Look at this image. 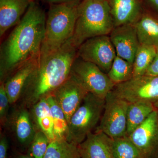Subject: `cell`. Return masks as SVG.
<instances>
[{"instance_id":"29","label":"cell","mask_w":158,"mask_h":158,"mask_svg":"<svg viewBox=\"0 0 158 158\" xmlns=\"http://www.w3.org/2000/svg\"><path fill=\"white\" fill-rule=\"evenodd\" d=\"M144 75L152 76H158V48L156 56L154 59L152 63L148 69L146 73Z\"/></svg>"},{"instance_id":"18","label":"cell","mask_w":158,"mask_h":158,"mask_svg":"<svg viewBox=\"0 0 158 158\" xmlns=\"http://www.w3.org/2000/svg\"><path fill=\"white\" fill-rule=\"evenodd\" d=\"M135 25L140 44L158 48V14L145 11Z\"/></svg>"},{"instance_id":"14","label":"cell","mask_w":158,"mask_h":158,"mask_svg":"<svg viewBox=\"0 0 158 158\" xmlns=\"http://www.w3.org/2000/svg\"><path fill=\"white\" fill-rule=\"evenodd\" d=\"M78 150L81 158H114L113 139L101 131L90 133Z\"/></svg>"},{"instance_id":"12","label":"cell","mask_w":158,"mask_h":158,"mask_svg":"<svg viewBox=\"0 0 158 158\" xmlns=\"http://www.w3.org/2000/svg\"><path fill=\"white\" fill-rule=\"evenodd\" d=\"M110 34L116 56L133 64L140 45L135 24L114 27Z\"/></svg>"},{"instance_id":"10","label":"cell","mask_w":158,"mask_h":158,"mask_svg":"<svg viewBox=\"0 0 158 158\" xmlns=\"http://www.w3.org/2000/svg\"><path fill=\"white\" fill-rule=\"evenodd\" d=\"M142 158H155L158 155V113L152 112L129 136Z\"/></svg>"},{"instance_id":"27","label":"cell","mask_w":158,"mask_h":158,"mask_svg":"<svg viewBox=\"0 0 158 158\" xmlns=\"http://www.w3.org/2000/svg\"><path fill=\"white\" fill-rule=\"evenodd\" d=\"M9 98L5 89V84L1 82L0 86V119L1 124L6 125L8 121Z\"/></svg>"},{"instance_id":"25","label":"cell","mask_w":158,"mask_h":158,"mask_svg":"<svg viewBox=\"0 0 158 158\" xmlns=\"http://www.w3.org/2000/svg\"><path fill=\"white\" fill-rule=\"evenodd\" d=\"M112 139L114 158H142L138 148L127 136Z\"/></svg>"},{"instance_id":"7","label":"cell","mask_w":158,"mask_h":158,"mask_svg":"<svg viewBox=\"0 0 158 158\" xmlns=\"http://www.w3.org/2000/svg\"><path fill=\"white\" fill-rule=\"evenodd\" d=\"M71 74L90 92L105 98L115 84L97 65L85 61L77 56L72 67Z\"/></svg>"},{"instance_id":"11","label":"cell","mask_w":158,"mask_h":158,"mask_svg":"<svg viewBox=\"0 0 158 158\" xmlns=\"http://www.w3.org/2000/svg\"><path fill=\"white\" fill-rule=\"evenodd\" d=\"M88 93L71 74L69 77L54 91L52 96L64 112L68 123Z\"/></svg>"},{"instance_id":"31","label":"cell","mask_w":158,"mask_h":158,"mask_svg":"<svg viewBox=\"0 0 158 158\" xmlns=\"http://www.w3.org/2000/svg\"><path fill=\"white\" fill-rule=\"evenodd\" d=\"M151 11L158 14V0H155Z\"/></svg>"},{"instance_id":"5","label":"cell","mask_w":158,"mask_h":158,"mask_svg":"<svg viewBox=\"0 0 158 158\" xmlns=\"http://www.w3.org/2000/svg\"><path fill=\"white\" fill-rule=\"evenodd\" d=\"M105 105V98L88 93L68 122L66 140L83 142L100 121Z\"/></svg>"},{"instance_id":"15","label":"cell","mask_w":158,"mask_h":158,"mask_svg":"<svg viewBox=\"0 0 158 158\" xmlns=\"http://www.w3.org/2000/svg\"><path fill=\"white\" fill-rule=\"evenodd\" d=\"M114 27L135 24L142 14L141 0H108Z\"/></svg>"},{"instance_id":"17","label":"cell","mask_w":158,"mask_h":158,"mask_svg":"<svg viewBox=\"0 0 158 158\" xmlns=\"http://www.w3.org/2000/svg\"><path fill=\"white\" fill-rule=\"evenodd\" d=\"M28 109L20 106L12 118L14 135L23 149L28 148L37 130Z\"/></svg>"},{"instance_id":"16","label":"cell","mask_w":158,"mask_h":158,"mask_svg":"<svg viewBox=\"0 0 158 158\" xmlns=\"http://www.w3.org/2000/svg\"><path fill=\"white\" fill-rule=\"evenodd\" d=\"M32 0H0V36L16 25Z\"/></svg>"},{"instance_id":"32","label":"cell","mask_w":158,"mask_h":158,"mask_svg":"<svg viewBox=\"0 0 158 158\" xmlns=\"http://www.w3.org/2000/svg\"><path fill=\"white\" fill-rule=\"evenodd\" d=\"M16 158H34L29 154H19Z\"/></svg>"},{"instance_id":"2","label":"cell","mask_w":158,"mask_h":158,"mask_svg":"<svg viewBox=\"0 0 158 158\" xmlns=\"http://www.w3.org/2000/svg\"><path fill=\"white\" fill-rule=\"evenodd\" d=\"M78 48L71 38L58 49L41 55L37 68L26 83L20 106L31 109L54 91L69 77Z\"/></svg>"},{"instance_id":"34","label":"cell","mask_w":158,"mask_h":158,"mask_svg":"<svg viewBox=\"0 0 158 158\" xmlns=\"http://www.w3.org/2000/svg\"></svg>"},{"instance_id":"21","label":"cell","mask_w":158,"mask_h":158,"mask_svg":"<svg viewBox=\"0 0 158 158\" xmlns=\"http://www.w3.org/2000/svg\"><path fill=\"white\" fill-rule=\"evenodd\" d=\"M43 158H80L78 144L65 138L56 139L50 142Z\"/></svg>"},{"instance_id":"6","label":"cell","mask_w":158,"mask_h":158,"mask_svg":"<svg viewBox=\"0 0 158 158\" xmlns=\"http://www.w3.org/2000/svg\"><path fill=\"white\" fill-rule=\"evenodd\" d=\"M129 104L113 91L110 92L105 98L104 110L96 131L112 138L127 136Z\"/></svg>"},{"instance_id":"1","label":"cell","mask_w":158,"mask_h":158,"mask_svg":"<svg viewBox=\"0 0 158 158\" xmlns=\"http://www.w3.org/2000/svg\"><path fill=\"white\" fill-rule=\"evenodd\" d=\"M44 10L32 1L21 19L1 44L0 81L4 82L16 69L40 54L45 34Z\"/></svg>"},{"instance_id":"20","label":"cell","mask_w":158,"mask_h":158,"mask_svg":"<svg viewBox=\"0 0 158 158\" xmlns=\"http://www.w3.org/2000/svg\"><path fill=\"white\" fill-rule=\"evenodd\" d=\"M155 110L153 104L149 102L129 103L127 111V136H129Z\"/></svg>"},{"instance_id":"9","label":"cell","mask_w":158,"mask_h":158,"mask_svg":"<svg viewBox=\"0 0 158 158\" xmlns=\"http://www.w3.org/2000/svg\"><path fill=\"white\" fill-rule=\"evenodd\" d=\"M77 56L95 64L107 74L116 53L110 36L102 35L85 40L78 48Z\"/></svg>"},{"instance_id":"26","label":"cell","mask_w":158,"mask_h":158,"mask_svg":"<svg viewBox=\"0 0 158 158\" xmlns=\"http://www.w3.org/2000/svg\"><path fill=\"white\" fill-rule=\"evenodd\" d=\"M50 141L44 133L37 130L33 141L28 148V154L34 158H43Z\"/></svg>"},{"instance_id":"30","label":"cell","mask_w":158,"mask_h":158,"mask_svg":"<svg viewBox=\"0 0 158 158\" xmlns=\"http://www.w3.org/2000/svg\"><path fill=\"white\" fill-rule=\"evenodd\" d=\"M50 4H69L79 5L83 0H45Z\"/></svg>"},{"instance_id":"24","label":"cell","mask_w":158,"mask_h":158,"mask_svg":"<svg viewBox=\"0 0 158 158\" xmlns=\"http://www.w3.org/2000/svg\"><path fill=\"white\" fill-rule=\"evenodd\" d=\"M107 75L115 85L127 81L133 77V64L116 56Z\"/></svg>"},{"instance_id":"8","label":"cell","mask_w":158,"mask_h":158,"mask_svg":"<svg viewBox=\"0 0 158 158\" xmlns=\"http://www.w3.org/2000/svg\"><path fill=\"white\" fill-rule=\"evenodd\" d=\"M112 91L129 103L144 101L153 104L158 101V76L133 77L115 85Z\"/></svg>"},{"instance_id":"13","label":"cell","mask_w":158,"mask_h":158,"mask_svg":"<svg viewBox=\"0 0 158 158\" xmlns=\"http://www.w3.org/2000/svg\"><path fill=\"white\" fill-rule=\"evenodd\" d=\"M40 59V54L29 59L14 71L4 82L10 104L19 100L24 87L37 68Z\"/></svg>"},{"instance_id":"33","label":"cell","mask_w":158,"mask_h":158,"mask_svg":"<svg viewBox=\"0 0 158 158\" xmlns=\"http://www.w3.org/2000/svg\"><path fill=\"white\" fill-rule=\"evenodd\" d=\"M98 1H100V2H103V1H108V0H96Z\"/></svg>"},{"instance_id":"28","label":"cell","mask_w":158,"mask_h":158,"mask_svg":"<svg viewBox=\"0 0 158 158\" xmlns=\"http://www.w3.org/2000/svg\"><path fill=\"white\" fill-rule=\"evenodd\" d=\"M9 143L5 135H1L0 139V158H7Z\"/></svg>"},{"instance_id":"23","label":"cell","mask_w":158,"mask_h":158,"mask_svg":"<svg viewBox=\"0 0 158 158\" xmlns=\"http://www.w3.org/2000/svg\"><path fill=\"white\" fill-rule=\"evenodd\" d=\"M47 99L53 125V133L56 139H66L68 131V122L62 109L53 97Z\"/></svg>"},{"instance_id":"19","label":"cell","mask_w":158,"mask_h":158,"mask_svg":"<svg viewBox=\"0 0 158 158\" xmlns=\"http://www.w3.org/2000/svg\"><path fill=\"white\" fill-rule=\"evenodd\" d=\"M32 116L37 130L44 133L50 142L55 140L53 133V125L47 99L38 102L31 108Z\"/></svg>"},{"instance_id":"4","label":"cell","mask_w":158,"mask_h":158,"mask_svg":"<svg viewBox=\"0 0 158 158\" xmlns=\"http://www.w3.org/2000/svg\"><path fill=\"white\" fill-rule=\"evenodd\" d=\"M79 5L51 4L46 21L45 34L40 55L58 49L72 37Z\"/></svg>"},{"instance_id":"3","label":"cell","mask_w":158,"mask_h":158,"mask_svg":"<svg viewBox=\"0 0 158 158\" xmlns=\"http://www.w3.org/2000/svg\"><path fill=\"white\" fill-rule=\"evenodd\" d=\"M114 27L108 1L83 0L78 6L72 40L78 48L89 38L109 35Z\"/></svg>"},{"instance_id":"22","label":"cell","mask_w":158,"mask_h":158,"mask_svg":"<svg viewBox=\"0 0 158 158\" xmlns=\"http://www.w3.org/2000/svg\"><path fill=\"white\" fill-rule=\"evenodd\" d=\"M157 53V49L152 46L140 44L133 63V77L143 75Z\"/></svg>"}]
</instances>
